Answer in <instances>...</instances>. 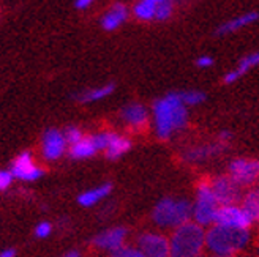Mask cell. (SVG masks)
<instances>
[{
    "label": "cell",
    "mask_w": 259,
    "mask_h": 257,
    "mask_svg": "<svg viewBox=\"0 0 259 257\" xmlns=\"http://www.w3.org/2000/svg\"><path fill=\"white\" fill-rule=\"evenodd\" d=\"M153 126L160 139H169L176 131L184 130L188 123V109L179 93H167L153 102Z\"/></svg>",
    "instance_id": "6da1fadb"
},
{
    "label": "cell",
    "mask_w": 259,
    "mask_h": 257,
    "mask_svg": "<svg viewBox=\"0 0 259 257\" xmlns=\"http://www.w3.org/2000/svg\"><path fill=\"white\" fill-rule=\"evenodd\" d=\"M250 230L231 229L223 226H210L205 230V251L212 255L234 257L250 245Z\"/></svg>",
    "instance_id": "7a4b0ae2"
},
{
    "label": "cell",
    "mask_w": 259,
    "mask_h": 257,
    "mask_svg": "<svg viewBox=\"0 0 259 257\" xmlns=\"http://www.w3.org/2000/svg\"><path fill=\"white\" fill-rule=\"evenodd\" d=\"M205 251V229L187 223L172 230L169 237V257H202Z\"/></svg>",
    "instance_id": "3957f363"
},
{
    "label": "cell",
    "mask_w": 259,
    "mask_h": 257,
    "mask_svg": "<svg viewBox=\"0 0 259 257\" xmlns=\"http://www.w3.org/2000/svg\"><path fill=\"white\" fill-rule=\"evenodd\" d=\"M191 202L185 199L164 197L153 207L152 220L161 229H177L191 221Z\"/></svg>",
    "instance_id": "277c9868"
},
{
    "label": "cell",
    "mask_w": 259,
    "mask_h": 257,
    "mask_svg": "<svg viewBox=\"0 0 259 257\" xmlns=\"http://www.w3.org/2000/svg\"><path fill=\"white\" fill-rule=\"evenodd\" d=\"M218 202L212 191L209 180H202L196 186V194H194V202L191 203L193 215L191 221L196 223L201 227H210L215 223V215L218 210Z\"/></svg>",
    "instance_id": "5b68a950"
},
{
    "label": "cell",
    "mask_w": 259,
    "mask_h": 257,
    "mask_svg": "<svg viewBox=\"0 0 259 257\" xmlns=\"http://www.w3.org/2000/svg\"><path fill=\"white\" fill-rule=\"evenodd\" d=\"M228 177L240 188H251L259 180V160H232L228 166Z\"/></svg>",
    "instance_id": "8992f818"
},
{
    "label": "cell",
    "mask_w": 259,
    "mask_h": 257,
    "mask_svg": "<svg viewBox=\"0 0 259 257\" xmlns=\"http://www.w3.org/2000/svg\"><path fill=\"white\" fill-rule=\"evenodd\" d=\"M213 224L223 226V227H231V229L250 230V227L253 226V221L240 203H232V205H223V207H218Z\"/></svg>",
    "instance_id": "52a82bcc"
},
{
    "label": "cell",
    "mask_w": 259,
    "mask_h": 257,
    "mask_svg": "<svg viewBox=\"0 0 259 257\" xmlns=\"http://www.w3.org/2000/svg\"><path fill=\"white\" fill-rule=\"evenodd\" d=\"M209 182L220 207L237 203L242 199V188L237 186L228 175H218L210 178Z\"/></svg>",
    "instance_id": "ba28073f"
},
{
    "label": "cell",
    "mask_w": 259,
    "mask_h": 257,
    "mask_svg": "<svg viewBox=\"0 0 259 257\" xmlns=\"http://www.w3.org/2000/svg\"><path fill=\"white\" fill-rule=\"evenodd\" d=\"M146 257H169V238L158 232H144L136 246Z\"/></svg>",
    "instance_id": "9c48e42d"
},
{
    "label": "cell",
    "mask_w": 259,
    "mask_h": 257,
    "mask_svg": "<svg viewBox=\"0 0 259 257\" xmlns=\"http://www.w3.org/2000/svg\"><path fill=\"white\" fill-rule=\"evenodd\" d=\"M11 174L15 178L22 180V182H35V180H38L43 175V171L33 163V158L29 151H22L21 155L13 161Z\"/></svg>",
    "instance_id": "30bf717a"
},
{
    "label": "cell",
    "mask_w": 259,
    "mask_h": 257,
    "mask_svg": "<svg viewBox=\"0 0 259 257\" xmlns=\"http://www.w3.org/2000/svg\"><path fill=\"white\" fill-rule=\"evenodd\" d=\"M225 148H226V144L217 140L213 144L196 145V147H191V148L185 150L182 158L188 164H198V163H204V161H209V160L218 157L220 153L225 151Z\"/></svg>",
    "instance_id": "8fae6325"
},
{
    "label": "cell",
    "mask_w": 259,
    "mask_h": 257,
    "mask_svg": "<svg viewBox=\"0 0 259 257\" xmlns=\"http://www.w3.org/2000/svg\"><path fill=\"white\" fill-rule=\"evenodd\" d=\"M65 150H67V140L62 131L59 130H48L43 136V144H41V151L43 157L48 161L59 160Z\"/></svg>",
    "instance_id": "7c38bea8"
},
{
    "label": "cell",
    "mask_w": 259,
    "mask_h": 257,
    "mask_svg": "<svg viewBox=\"0 0 259 257\" xmlns=\"http://www.w3.org/2000/svg\"><path fill=\"white\" fill-rule=\"evenodd\" d=\"M120 119L132 130L139 131L144 130L149 123V111L146 109V106L139 105V102H130L120 111Z\"/></svg>",
    "instance_id": "4fadbf2b"
},
{
    "label": "cell",
    "mask_w": 259,
    "mask_h": 257,
    "mask_svg": "<svg viewBox=\"0 0 259 257\" xmlns=\"http://www.w3.org/2000/svg\"><path fill=\"white\" fill-rule=\"evenodd\" d=\"M126 240V229L125 227H111L105 232H100L94 243L95 246L103 249V251H109L114 252L123 246V243Z\"/></svg>",
    "instance_id": "5bb4252c"
},
{
    "label": "cell",
    "mask_w": 259,
    "mask_h": 257,
    "mask_svg": "<svg viewBox=\"0 0 259 257\" xmlns=\"http://www.w3.org/2000/svg\"><path fill=\"white\" fill-rule=\"evenodd\" d=\"M128 18V10L123 4H115L109 8V11L106 13L105 16L101 18V27L112 32L115 29H119L120 25L126 21Z\"/></svg>",
    "instance_id": "9a60e30c"
},
{
    "label": "cell",
    "mask_w": 259,
    "mask_h": 257,
    "mask_svg": "<svg viewBox=\"0 0 259 257\" xmlns=\"http://www.w3.org/2000/svg\"><path fill=\"white\" fill-rule=\"evenodd\" d=\"M259 19V13L257 11H248L245 13V15H240L234 19H231L225 24H222L220 27L217 29V35H228V33H234L243 27H247V25L256 22Z\"/></svg>",
    "instance_id": "2e32d148"
},
{
    "label": "cell",
    "mask_w": 259,
    "mask_h": 257,
    "mask_svg": "<svg viewBox=\"0 0 259 257\" xmlns=\"http://www.w3.org/2000/svg\"><path fill=\"white\" fill-rule=\"evenodd\" d=\"M259 65V50L257 53H253V54H248L247 57H243L240 60V63L237 65V68L231 70L229 73H226L225 76V84H234L236 81H239L242 76L250 71L251 68L257 67Z\"/></svg>",
    "instance_id": "e0dca14e"
},
{
    "label": "cell",
    "mask_w": 259,
    "mask_h": 257,
    "mask_svg": "<svg viewBox=\"0 0 259 257\" xmlns=\"http://www.w3.org/2000/svg\"><path fill=\"white\" fill-rule=\"evenodd\" d=\"M111 191H112L111 183L100 185L97 188L84 191L82 194H79V197H77V202H79V205H82V207H94L100 200L106 199L111 194Z\"/></svg>",
    "instance_id": "ac0fdd59"
},
{
    "label": "cell",
    "mask_w": 259,
    "mask_h": 257,
    "mask_svg": "<svg viewBox=\"0 0 259 257\" xmlns=\"http://www.w3.org/2000/svg\"><path fill=\"white\" fill-rule=\"evenodd\" d=\"M242 207L248 213L253 223H259V186H251L242 196Z\"/></svg>",
    "instance_id": "d6986e66"
},
{
    "label": "cell",
    "mask_w": 259,
    "mask_h": 257,
    "mask_svg": "<svg viewBox=\"0 0 259 257\" xmlns=\"http://www.w3.org/2000/svg\"><path fill=\"white\" fill-rule=\"evenodd\" d=\"M130 148H132V140L125 136L112 133V137L109 140V145L105 150V153L109 160H117V158L123 157Z\"/></svg>",
    "instance_id": "ffe728a7"
},
{
    "label": "cell",
    "mask_w": 259,
    "mask_h": 257,
    "mask_svg": "<svg viewBox=\"0 0 259 257\" xmlns=\"http://www.w3.org/2000/svg\"><path fill=\"white\" fill-rule=\"evenodd\" d=\"M97 147L92 136L90 137H82L79 142H76L70 145V157L74 160H87L90 157H94L97 153Z\"/></svg>",
    "instance_id": "44dd1931"
},
{
    "label": "cell",
    "mask_w": 259,
    "mask_h": 257,
    "mask_svg": "<svg viewBox=\"0 0 259 257\" xmlns=\"http://www.w3.org/2000/svg\"><path fill=\"white\" fill-rule=\"evenodd\" d=\"M112 92H114V84H106L101 87L85 90L81 95H77V99H79V102H95V101L108 98Z\"/></svg>",
    "instance_id": "7402d4cb"
},
{
    "label": "cell",
    "mask_w": 259,
    "mask_h": 257,
    "mask_svg": "<svg viewBox=\"0 0 259 257\" xmlns=\"http://www.w3.org/2000/svg\"><path fill=\"white\" fill-rule=\"evenodd\" d=\"M155 10H157V5H153L147 0H139V2L135 5V16L141 21H152L155 19Z\"/></svg>",
    "instance_id": "603a6c76"
},
{
    "label": "cell",
    "mask_w": 259,
    "mask_h": 257,
    "mask_svg": "<svg viewBox=\"0 0 259 257\" xmlns=\"http://www.w3.org/2000/svg\"><path fill=\"white\" fill-rule=\"evenodd\" d=\"M179 96L187 108L188 106H198L205 101V93L201 92V90H185V92H180Z\"/></svg>",
    "instance_id": "cb8c5ba5"
},
{
    "label": "cell",
    "mask_w": 259,
    "mask_h": 257,
    "mask_svg": "<svg viewBox=\"0 0 259 257\" xmlns=\"http://www.w3.org/2000/svg\"><path fill=\"white\" fill-rule=\"evenodd\" d=\"M171 15H172L171 2H163V4L157 5V10H155V19L157 21H166L171 18Z\"/></svg>",
    "instance_id": "d4e9b609"
},
{
    "label": "cell",
    "mask_w": 259,
    "mask_h": 257,
    "mask_svg": "<svg viewBox=\"0 0 259 257\" xmlns=\"http://www.w3.org/2000/svg\"><path fill=\"white\" fill-rule=\"evenodd\" d=\"M63 136H65V140H67V144H70V145L79 142V140L84 137L82 136V131L77 126H68L67 130H65Z\"/></svg>",
    "instance_id": "484cf974"
},
{
    "label": "cell",
    "mask_w": 259,
    "mask_h": 257,
    "mask_svg": "<svg viewBox=\"0 0 259 257\" xmlns=\"http://www.w3.org/2000/svg\"><path fill=\"white\" fill-rule=\"evenodd\" d=\"M109 257H146L138 248H130V246H122L120 249L111 252Z\"/></svg>",
    "instance_id": "4316f807"
},
{
    "label": "cell",
    "mask_w": 259,
    "mask_h": 257,
    "mask_svg": "<svg viewBox=\"0 0 259 257\" xmlns=\"http://www.w3.org/2000/svg\"><path fill=\"white\" fill-rule=\"evenodd\" d=\"M51 232H53V226H51L48 221H41L35 227V235L38 238H46V237L51 235Z\"/></svg>",
    "instance_id": "83f0119b"
},
{
    "label": "cell",
    "mask_w": 259,
    "mask_h": 257,
    "mask_svg": "<svg viewBox=\"0 0 259 257\" xmlns=\"http://www.w3.org/2000/svg\"><path fill=\"white\" fill-rule=\"evenodd\" d=\"M13 174L11 171H0V191H5L13 183Z\"/></svg>",
    "instance_id": "f1b7e54d"
},
{
    "label": "cell",
    "mask_w": 259,
    "mask_h": 257,
    "mask_svg": "<svg viewBox=\"0 0 259 257\" xmlns=\"http://www.w3.org/2000/svg\"><path fill=\"white\" fill-rule=\"evenodd\" d=\"M213 65V59L210 56H201L196 59V67L198 68H210Z\"/></svg>",
    "instance_id": "f546056e"
},
{
    "label": "cell",
    "mask_w": 259,
    "mask_h": 257,
    "mask_svg": "<svg viewBox=\"0 0 259 257\" xmlns=\"http://www.w3.org/2000/svg\"><path fill=\"white\" fill-rule=\"evenodd\" d=\"M95 2V0H76L74 2V7L77 8V10H85V8H89L90 5H92Z\"/></svg>",
    "instance_id": "4dcf8cb0"
},
{
    "label": "cell",
    "mask_w": 259,
    "mask_h": 257,
    "mask_svg": "<svg viewBox=\"0 0 259 257\" xmlns=\"http://www.w3.org/2000/svg\"><path fill=\"white\" fill-rule=\"evenodd\" d=\"M231 139H232V133L231 131H222V133H220V136H218L220 142H223L226 145H228V142H229Z\"/></svg>",
    "instance_id": "1f68e13d"
},
{
    "label": "cell",
    "mask_w": 259,
    "mask_h": 257,
    "mask_svg": "<svg viewBox=\"0 0 259 257\" xmlns=\"http://www.w3.org/2000/svg\"><path fill=\"white\" fill-rule=\"evenodd\" d=\"M0 257H16V249L13 248H7L0 251Z\"/></svg>",
    "instance_id": "d6a6232c"
},
{
    "label": "cell",
    "mask_w": 259,
    "mask_h": 257,
    "mask_svg": "<svg viewBox=\"0 0 259 257\" xmlns=\"http://www.w3.org/2000/svg\"><path fill=\"white\" fill-rule=\"evenodd\" d=\"M147 2H150V4H153V5H160V4H163V2H171V0H147Z\"/></svg>",
    "instance_id": "836d02e7"
},
{
    "label": "cell",
    "mask_w": 259,
    "mask_h": 257,
    "mask_svg": "<svg viewBox=\"0 0 259 257\" xmlns=\"http://www.w3.org/2000/svg\"><path fill=\"white\" fill-rule=\"evenodd\" d=\"M65 257H79V254H77V252H70V254H67Z\"/></svg>",
    "instance_id": "e575fe53"
},
{
    "label": "cell",
    "mask_w": 259,
    "mask_h": 257,
    "mask_svg": "<svg viewBox=\"0 0 259 257\" xmlns=\"http://www.w3.org/2000/svg\"><path fill=\"white\" fill-rule=\"evenodd\" d=\"M257 254H259V243H257Z\"/></svg>",
    "instance_id": "d590c367"
},
{
    "label": "cell",
    "mask_w": 259,
    "mask_h": 257,
    "mask_svg": "<svg viewBox=\"0 0 259 257\" xmlns=\"http://www.w3.org/2000/svg\"><path fill=\"white\" fill-rule=\"evenodd\" d=\"M212 257H222V255H212Z\"/></svg>",
    "instance_id": "8d00e7d4"
}]
</instances>
